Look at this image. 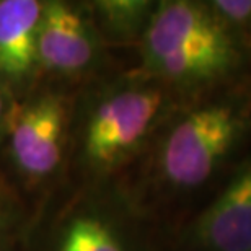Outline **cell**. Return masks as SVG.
<instances>
[{"label":"cell","mask_w":251,"mask_h":251,"mask_svg":"<svg viewBox=\"0 0 251 251\" xmlns=\"http://www.w3.org/2000/svg\"><path fill=\"white\" fill-rule=\"evenodd\" d=\"M184 101L157 80L130 70L90 97L80 127V160L98 179L140 165L160 129Z\"/></svg>","instance_id":"3957f363"},{"label":"cell","mask_w":251,"mask_h":251,"mask_svg":"<svg viewBox=\"0 0 251 251\" xmlns=\"http://www.w3.org/2000/svg\"><path fill=\"white\" fill-rule=\"evenodd\" d=\"M210 12L235 43L251 52V0H207Z\"/></svg>","instance_id":"30bf717a"},{"label":"cell","mask_w":251,"mask_h":251,"mask_svg":"<svg viewBox=\"0 0 251 251\" xmlns=\"http://www.w3.org/2000/svg\"><path fill=\"white\" fill-rule=\"evenodd\" d=\"M104 43L83 5L43 2L38 28L39 67L52 74L75 77L101 64Z\"/></svg>","instance_id":"52a82bcc"},{"label":"cell","mask_w":251,"mask_h":251,"mask_svg":"<svg viewBox=\"0 0 251 251\" xmlns=\"http://www.w3.org/2000/svg\"><path fill=\"white\" fill-rule=\"evenodd\" d=\"M70 111L62 95L44 92L13 104L5 132L13 165L31 181L57 172L67 142Z\"/></svg>","instance_id":"8992f818"},{"label":"cell","mask_w":251,"mask_h":251,"mask_svg":"<svg viewBox=\"0 0 251 251\" xmlns=\"http://www.w3.org/2000/svg\"><path fill=\"white\" fill-rule=\"evenodd\" d=\"M157 5L153 0H98L87 8L104 46L139 48Z\"/></svg>","instance_id":"9c48e42d"},{"label":"cell","mask_w":251,"mask_h":251,"mask_svg":"<svg viewBox=\"0 0 251 251\" xmlns=\"http://www.w3.org/2000/svg\"><path fill=\"white\" fill-rule=\"evenodd\" d=\"M43 2L0 0V82L26 83L39 67L38 28Z\"/></svg>","instance_id":"ba28073f"},{"label":"cell","mask_w":251,"mask_h":251,"mask_svg":"<svg viewBox=\"0 0 251 251\" xmlns=\"http://www.w3.org/2000/svg\"><path fill=\"white\" fill-rule=\"evenodd\" d=\"M172 242L173 251H251V149Z\"/></svg>","instance_id":"5b68a950"},{"label":"cell","mask_w":251,"mask_h":251,"mask_svg":"<svg viewBox=\"0 0 251 251\" xmlns=\"http://www.w3.org/2000/svg\"><path fill=\"white\" fill-rule=\"evenodd\" d=\"M153 222L129 189L116 188L70 214L52 251H157Z\"/></svg>","instance_id":"277c9868"},{"label":"cell","mask_w":251,"mask_h":251,"mask_svg":"<svg viewBox=\"0 0 251 251\" xmlns=\"http://www.w3.org/2000/svg\"><path fill=\"white\" fill-rule=\"evenodd\" d=\"M247 77L251 82V52H250V56H248V74H247Z\"/></svg>","instance_id":"8fae6325"},{"label":"cell","mask_w":251,"mask_h":251,"mask_svg":"<svg viewBox=\"0 0 251 251\" xmlns=\"http://www.w3.org/2000/svg\"><path fill=\"white\" fill-rule=\"evenodd\" d=\"M137 49L135 70L183 101L238 82L248 74L247 52L220 26L207 0H158Z\"/></svg>","instance_id":"7a4b0ae2"},{"label":"cell","mask_w":251,"mask_h":251,"mask_svg":"<svg viewBox=\"0 0 251 251\" xmlns=\"http://www.w3.org/2000/svg\"><path fill=\"white\" fill-rule=\"evenodd\" d=\"M250 149L251 82L245 77L179 104L139 165V186L129 191L139 204L153 199L147 205L152 217L158 205L179 209L181 225Z\"/></svg>","instance_id":"6da1fadb"}]
</instances>
